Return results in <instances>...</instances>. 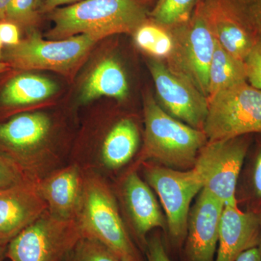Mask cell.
I'll return each instance as SVG.
<instances>
[{
	"instance_id": "9a60e30c",
	"label": "cell",
	"mask_w": 261,
	"mask_h": 261,
	"mask_svg": "<svg viewBox=\"0 0 261 261\" xmlns=\"http://www.w3.org/2000/svg\"><path fill=\"white\" fill-rule=\"evenodd\" d=\"M47 209L37 182L0 190V240L9 243Z\"/></svg>"
},
{
	"instance_id": "7a4b0ae2",
	"label": "cell",
	"mask_w": 261,
	"mask_h": 261,
	"mask_svg": "<svg viewBox=\"0 0 261 261\" xmlns=\"http://www.w3.org/2000/svg\"><path fill=\"white\" fill-rule=\"evenodd\" d=\"M54 123L46 113L17 115L0 123V147L32 181L68 163L53 145Z\"/></svg>"
},
{
	"instance_id": "ffe728a7",
	"label": "cell",
	"mask_w": 261,
	"mask_h": 261,
	"mask_svg": "<svg viewBox=\"0 0 261 261\" xmlns=\"http://www.w3.org/2000/svg\"><path fill=\"white\" fill-rule=\"evenodd\" d=\"M58 86L45 77L23 73L10 80L0 95V102L8 107L29 106L45 100L56 93Z\"/></svg>"
},
{
	"instance_id": "277c9868",
	"label": "cell",
	"mask_w": 261,
	"mask_h": 261,
	"mask_svg": "<svg viewBox=\"0 0 261 261\" xmlns=\"http://www.w3.org/2000/svg\"><path fill=\"white\" fill-rule=\"evenodd\" d=\"M144 117L145 138L140 163L151 161L168 168H193L207 142L205 132L171 116L152 95L145 99Z\"/></svg>"
},
{
	"instance_id": "ac0fdd59",
	"label": "cell",
	"mask_w": 261,
	"mask_h": 261,
	"mask_svg": "<svg viewBox=\"0 0 261 261\" xmlns=\"http://www.w3.org/2000/svg\"><path fill=\"white\" fill-rule=\"evenodd\" d=\"M215 39L225 50L245 62L256 40L212 0H200Z\"/></svg>"
},
{
	"instance_id": "8992f818",
	"label": "cell",
	"mask_w": 261,
	"mask_h": 261,
	"mask_svg": "<svg viewBox=\"0 0 261 261\" xmlns=\"http://www.w3.org/2000/svg\"><path fill=\"white\" fill-rule=\"evenodd\" d=\"M82 231L75 219H62L47 209L8 244L11 261H66Z\"/></svg>"
},
{
	"instance_id": "cb8c5ba5",
	"label": "cell",
	"mask_w": 261,
	"mask_h": 261,
	"mask_svg": "<svg viewBox=\"0 0 261 261\" xmlns=\"http://www.w3.org/2000/svg\"><path fill=\"white\" fill-rule=\"evenodd\" d=\"M255 40L261 39V0H212Z\"/></svg>"
},
{
	"instance_id": "7c38bea8",
	"label": "cell",
	"mask_w": 261,
	"mask_h": 261,
	"mask_svg": "<svg viewBox=\"0 0 261 261\" xmlns=\"http://www.w3.org/2000/svg\"><path fill=\"white\" fill-rule=\"evenodd\" d=\"M113 190L120 210L126 218L127 228L142 245L145 246L149 231L166 228V220L152 189L140 177L135 167L126 171Z\"/></svg>"
},
{
	"instance_id": "4fadbf2b",
	"label": "cell",
	"mask_w": 261,
	"mask_h": 261,
	"mask_svg": "<svg viewBox=\"0 0 261 261\" xmlns=\"http://www.w3.org/2000/svg\"><path fill=\"white\" fill-rule=\"evenodd\" d=\"M224 204L202 189L190 211L186 253L188 261H214Z\"/></svg>"
},
{
	"instance_id": "7402d4cb",
	"label": "cell",
	"mask_w": 261,
	"mask_h": 261,
	"mask_svg": "<svg viewBox=\"0 0 261 261\" xmlns=\"http://www.w3.org/2000/svg\"><path fill=\"white\" fill-rule=\"evenodd\" d=\"M236 198L246 211L257 213L261 209V140L252 153L247 152L239 178Z\"/></svg>"
},
{
	"instance_id": "6da1fadb",
	"label": "cell",
	"mask_w": 261,
	"mask_h": 261,
	"mask_svg": "<svg viewBox=\"0 0 261 261\" xmlns=\"http://www.w3.org/2000/svg\"><path fill=\"white\" fill-rule=\"evenodd\" d=\"M77 222L82 236L108 247L121 261H142L107 178L84 170L83 195Z\"/></svg>"
},
{
	"instance_id": "e0dca14e",
	"label": "cell",
	"mask_w": 261,
	"mask_h": 261,
	"mask_svg": "<svg viewBox=\"0 0 261 261\" xmlns=\"http://www.w3.org/2000/svg\"><path fill=\"white\" fill-rule=\"evenodd\" d=\"M258 215L242 211L238 205H225L219 225L217 255L215 261H235L243 252L259 246Z\"/></svg>"
},
{
	"instance_id": "30bf717a",
	"label": "cell",
	"mask_w": 261,
	"mask_h": 261,
	"mask_svg": "<svg viewBox=\"0 0 261 261\" xmlns=\"http://www.w3.org/2000/svg\"><path fill=\"white\" fill-rule=\"evenodd\" d=\"M170 29L175 42L173 56L167 61L208 97V72L216 39L200 0L187 23Z\"/></svg>"
},
{
	"instance_id": "484cf974",
	"label": "cell",
	"mask_w": 261,
	"mask_h": 261,
	"mask_svg": "<svg viewBox=\"0 0 261 261\" xmlns=\"http://www.w3.org/2000/svg\"><path fill=\"white\" fill-rule=\"evenodd\" d=\"M66 261H121L102 244L82 237Z\"/></svg>"
},
{
	"instance_id": "5b68a950",
	"label": "cell",
	"mask_w": 261,
	"mask_h": 261,
	"mask_svg": "<svg viewBox=\"0 0 261 261\" xmlns=\"http://www.w3.org/2000/svg\"><path fill=\"white\" fill-rule=\"evenodd\" d=\"M203 132L207 141L261 135V91L243 82L207 99Z\"/></svg>"
},
{
	"instance_id": "4316f807",
	"label": "cell",
	"mask_w": 261,
	"mask_h": 261,
	"mask_svg": "<svg viewBox=\"0 0 261 261\" xmlns=\"http://www.w3.org/2000/svg\"><path fill=\"white\" fill-rule=\"evenodd\" d=\"M35 3L36 0H11L5 20L23 25L34 23L37 19Z\"/></svg>"
},
{
	"instance_id": "f546056e",
	"label": "cell",
	"mask_w": 261,
	"mask_h": 261,
	"mask_svg": "<svg viewBox=\"0 0 261 261\" xmlns=\"http://www.w3.org/2000/svg\"><path fill=\"white\" fill-rule=\"evenodd\" d=\"M147 261H171L166 253L162 240L159 234L147 239L145 245Z\"/></svg>"
},
{
	"instance_id": "d4e9b609",
	"label": "cell",
	"mask_w": 261,
	"mask_h": 261,
	"mask_svg": "<svg viewBox=\"0 0 261 261\" xmlns=\"http://www.w3.org/2000/svg\"><path fill=\"white\" fill-rule=\"evenodd\" d=\"M199 0H159L149 13L151 20L167 29L185 24L191 18Z\"/></svg>"
},
{
	"instance_id": "4dcf8cb0",
	"label": "cell",
	"mask_w": 261,
	"mask_h": 261,
	"mask_svg": "<svg viewBox=\"0 0 261 261\" xmlns=\"http://www.w3.org/2000/svg\"><path fill=\"white\" fill-rule=\"evenodd\" d=\"M0 40L10 46L20 43V33L16 24L8 20L0 22Z\"/></svg>"
},
{
	"instance_id": "603a6c76",
	"label": "cell",
	"mask_w": 261,
	"mask_h": 261,
	"mask_svg": "<svg viewBox=\"0 0 261 261\" xmlns=\"http://www.w3.org/2000/svg\"><path fill=\"white\" fill-rule=\"evenodd\" d=\"M133 34L137 47L151 58L167 62L173 56L175 42L170 29L147 20Z\"/></svg>"
},
{
	"instance_id": "d590c367",
	"label": "cell",
	"mask_w": 261,
	"mask_h": 261,
	"mask_svg": "<svg viewBox=\"0 0 261 261\" xmlns=\"http://www.w3.org/2000/svg\"><path fill=\"white\" fill-rule=\"evenodd\" d=\"M10 68H11V65L9 63H1L0 62V74L8 71L10 69Z\"/></svg>"
},
{
	"instance_id": "52a82bcc",
	"label": "cell",
	"mask_w": 261,
	"mask_h": 261,
	"mask_svg": "<svg viewBox=\"0 0 261 261\" xmlns=\"http://www.w3.org/2000/svg\"><path fill=\"white\" fill-rule=\"evenodd\" d=\"M250 135L227 140L207 141L200 149L193 169L204 190L225 205H238L237 187L250 147Z\"/></svg>"
},
{
	"instance_id": "8fae6325",
	"label": "cell",
	"mask_w": 261,
	"mask_h": 261,
	"mask_svg": "<svg viewBox=\"0 0 261 261\" xmlns=\"http://www.w3.org/2000/svg\"><path fill=\"white\" fill-rule=\"evenodd\" d=\"M161 107L189 126L203 130L208 101L185 75L167 62L151 58L147 62Z\"/></svg>"
},
{
	"instance_id": "3957f363",
	"label": "cell",
	"mask_w": 261,
	"mask_h": 261,
	"mask_svg": "<svg viewBox=\"0 0 261 261\" xmlns=\"http://www.w3.org/2000/svg\"><path fill=\"white\" fill-rule=\"evenodd\" d=\"M54 23L47 34L51 39H64L82 34H134L148 20L137 0H82L50 12Z\"/></svg>"
},
{
	"instance_id": "ba28073f",
	"label": "cell",
	"mask_w": 261,
	"mask_h": 261,
	"mask_svg": "<svg viewBox=\"0 0 261 261\" xmlns=\"http://www.w3.org/2000/svg\"><path fill=\"white\" fill-rule=\"evenodd\" d=\"M106 38L99 34H82L60 40H44L34 32L15 46L7 58L11 67L22 70H49L67 73L87 56L94 44Z\"/></svg>"
},
{
	"instance_id": "8d00e7d4",
	"label": "cell",
	"mask_w": 261,
	"mask_h": 261,
	"mask_svg": "<svg viewBox=\"0 0 261 261\" xmlns=\"http://www.w3.org/2000/svg\"><path fill=\"white\" fill-rule=\"evenodd\" d=\"M257 215H258L259 218V223H260V244H259V249H260L261 252V209L257 213Z\"/></svg>"
},
{
	"instance_id": "f1b7e54d",
	"label": "cell",
	"mask_w": 261,
	"mask_h": 261,
	"mask_svg": "<svg viewBox=\"0 0 261 261\" xmlns=\"http://www.w3.org/2000/svg\"><path fill=\"white\" fill-rule=\"evenodd\" d=\"M247 80L261 91V39H257L245 61Z\"/></svg>"
},
{
	"instance_id": "1f68e13d",
	"label": "cell",
	"mask_w": 261,
	"mask_h": 261,
	"mask_svg": "<svg viewBox=\"0 0 261 261\" xmlns=\"http://www.w3.org/2000/svg\"><path fill=\"white\" fill-rule=\"evenodd\" d=\"M79 1L80 0H44L42 6L40 7V9L43 13H45V12L50 13L61 5L71 4V3H76Z\"/></svg>"
},
{
	"instance_id": "44dd1931",
	"label": "cell",
	"mask_w": 261,
	"mask_h": 261,
	"mask_svg": "<svg viewBox=\"0 0 261 261\" xmlns=\"http://www.w3.org/2000/svg\"><path fill=\"white\" fill-rule=\"evenodd\" d=\"M246 81L245 62L230 55L216 39V47L209 68L207 99L220 91Z\"/></svg>"
},
{
	"instance_id": "74e56055",
	"label": "cell",
	"mask_w": 261,
	"mask_h": 261,
	"mask_svg": "<svg viewBox=\"0 0 261 261\" xmlns=\"http://www.w3.org/2000/svg\"><path fill=\"white\" fill-rule=\"evenodd\" d=\"M44 0H36V8H40L41 6H42V5L43 4V3H44Z\"/></svg>"
},
{
	"instance_id": "83f0119b",
	"label": "cell",
	"mask_w": 261,
	"mask_h": 261,
	"mask_svg": "<svg viewBox=\"0 0 261 261\" xmlns=\"http://www.w3.org/2000/svg\"><path fill=\"white\" fill-rule=\"evenodd\" d=\"M28 181H34L11 160L0 154V190Z\"/></svg>"
},
{
	"instance_id": "d6a6232c",
	"label": "cell",
	"mask_w": 261,
	"mask_h": 261,
	"mask_svg": "<svg viewBox=\"0 0 261 261\" xmlns=\"http://www.w3.org/2000/svg\"><path fill=\"white\" fill-rule=\"evenodd\" d=\"M235 261H261V252L258 247L243 252Z\"/></svg>"
},
{
	"instance_id": "2e32d148",
	"label": "cell",
	"mask_w": 261,
	"mask_h": 261,
	"mask_svg": "<svg viewBox=\"0 0 261 261\" xmlns=\"http://www.w3.org/2000/svg\"><path fill=\"white\" fill-rule=\"evenodd\" d=\"M84 170L68 163L37 182L38 191L53 216L75 219L83 195Z\"/></svg>"
},
{
	"instance_id": "836d02e7",
	"label": "cell",
	"mask_w": 261,
	"mask_h": 261,
	"mask_svg": "<svg viewBox=\"0 0 261 261\" xmlns=\"http://www.w3.org/2000/svg\"><path fill=\"white\" fill-rule=\"evenodd\" d=\"M11 0H0V22L6 20L7 11Z\"/></svg>"
},
{
	"instance_id": "9c48e42d",
	"label": "cell",
	"mask_w": 261,
	"mask_h": 261,
	"mask_svg": "<svg viewBox=\"0 0 261 261\" xmlns=\"http://www.w3.org/2000/svg\"><path fill=\"white\" fill-rule=\"evenodd\" d=\"M145 181L153 189L164 208L171 240L181 245L187 238L190 205L203 188L193 168L179 171L154 162L142 163Z\"/></svg>"
},
{
	"instance_id": "5bb4252c",
	"label": "cell",
	"mask_w": 261,
	"mask_h": 261,
	"mask_svg": "<svg viewBox=\"0 0 261 261\" xmlns=\"http://www.w3.org/2000/svg\"><path fill=\"white\" fill-rule=\"evenodd\" d=\"M140 142V130L135 121L129 118H122L107 130L97 149L80 166L107 178L132 161Z\"/></svg>"
},
{
	"instance_id": "e575fe53",
	"label": "cell",
	"mask_w": 261,
	"mask_h": 261,
	"mask_svg": "<svg viewBox=\"0 0 261 261\" xmlns=\"http://www.w3.org/2000/svg\"><path fill=\"white\" fill-rule=\"evenodd\" d=\"M8 244V242L0 240V261H3L4 257L6 256Z\"/></svg>"
},
{
	"instance_id": "f35d334b",
	"label": "cell",
	"mask_w": 261,
	"mask_h": 261,
	"mask_svg": "<svg viewBox=\"0 0 261 261\" xmlns=\"http://www.w3.org/2000/svg\"><path fill=\"white\" fill-rule=\"evenodd\" d=\"M2 47H3V42L0 40V57H1Z\"/></svg>"
},
{
	"instance_id": "d6986e66",
	"label": "cell",
	"mask_w": 261,
	"mask_h": 261,
	"mask_svg": "<svg viewBox=\"0 0 261 261\" xmlns=\"http://www.w3.org/2000/svg\"><path fill=\"white\" fill-rule=\"evenodd\" d=\"M128 92V82L121 65L113 58H106L87 77L81 91L80 100L82 104H87L102 96L122 100Z\"/></svg>"
}]
</instances>
